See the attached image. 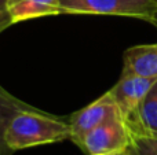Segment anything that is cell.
Wrapping results in <instances>:
<instances>
[{
  "mask_svg": "<svg viewBox=\"0 0 157 155\" xmlns=\"http://www.w3.org/2000/svg\"><path fill=\"white\" fill-rule=\"evenodd\" d=\"M69 117H57L43 110H24L10 122L6 133L8 147L15 153L37 146L71 140Z\"/></svg>",
  "mask_w": 157,
  "mask_h": 155,
  "instance_id": "cell-1",
  "label": "cell"
},
{
  "mask_svg": "<svg viewBox=\"0 0 157 155\" xmlns=\"http://www.w3.org/2000/svg\"><path fill=\"white\" fill-rule=\"evenodd\" d=\"M123 155H128V153H127V151H124V153H123Z\"/></svg>",
  "mask_w": 157,
  "mask_h": 155,
  "instance_id": "cell-14",
  "label": "cell"
},
{
  "mask_svg": "<svg viewBox=\"0 0 157 155\" xmlns=\"http://www.w3.org/2000/svg\"><path fill=\"white\" fill-rule=\"evenodd\" d=\"M114 120H124V118L114 100L112 99L110 93L106 92L88 106L69 115V125L72 132L71 140L76 144L90 131Z\"/></svg>",
  "mask_w": 157,
  "mask_h": 155,
  "instance_id": "cell-4",
  "label": "cell"
},
{
  "mask_svg": "<svg viewBox=\"0 0 157 155\" xmlns=\"http://www.w3.org/2000/svg\"><path fill=\"white\" fill-rule=\"evenodd\" d=\"M128 155H157V136L131 133Z\"/></svg>",
  "mask_w": 157,
  "mask_h": 155,
  "instance_id": "cell-10",
  "label": "cell"
},
{
  "mask_svg": "<svg viewBox=\"0 0 157 155\" xmlns=\"http://www.w3.org/2000/svg\"><path fill=\"white\" fill-rule=\"evenodd\" d=\"M152 25L157 29V11H156V14H155V18H153V22H152Z\"/></svg>",
  "mask_w": 157,
  "mask_h": 155,
  "instance_id": "cell-12",
  "label": "cell"
},
{
  "mask_svg": "<svg viewBox=\"0 0 157 155\" xmlns=\"http://www.w3.org/2000/svg\"><path fill=\"white\" fill-rule=\"evenodd\" d=\"M135 76L157 78V43L130 47L123 55L121 76Z\"/></svg>",
  "mask_w": 157,
  "mask_h": 155,
  "instance_id": "cell-6",
  "label": "cell"
},
{
  "mask_svg": "<svg viewBox=\"0 0 157 155\" xmlns=\"http://www.w3.org/2000/svg\"><path fill=\"white\" fill-rule=\"evenodd\" d=\"M125 124L131 133L157 136V81Z\"/></svg>",
  "mask_w": 157,
  "mask_h": 155,
  "instance_id": "cell-7",
  "label": "cell"
},
{
  "mask_svg": "<svg viewBox=\"0 0 157 155\" xmlns=\"http://www.w3.org/2000/svg\"><path fill=\"white\" fill-rule=\"evenodd\" d=\"M131 132L124 120H114L84 135L76 146L87 155L124 153L130 147Z\"/></svg>",
  "mask_w": 157,
  "mask_h": 155,
  "instance_id": "cell-3",
  "label": "cell"
},
{
  "mask_svg": "<svg viewBox=\"0 0 157 155\" xmlns=\"http://www.w3.org/2000/svg\"><path fill=\"white\" fill-rule=\"evenodd\" d=\"M14 23L40 16L58 15L59 0H8Z\"/></svg>",
  "mask_w": 157,
  "mask_h": 155,
  "instance_id": "cell-8",
  "label": "cell"
},
{
  "mask_svg": "<svg viewBox=\"0 0 157 155\" xmlns=\"http://www.w3.org/2000/svg\"><path fill=\"white\" fill-rule=\"evenodd\" d=\"M157 78H146V77L127 74L120 76L119 81L109 89L112 99L119 107L124 121H127L134 113L138 110L141 102L156 84Z\"/></svg>",
  "mask_w": 157,
  "mask_h": 155,
  "instance_id": "cell-5",
  "label": "cell"
},
{
  "mask_svg": "<svg viewBox=\"0 0 157 155\" xmlns=\"http://www.w3.org/2000/svg\"><path fill=\"white\" fill-rule=\"evenodd\" d=\"M11 25H14V21L8 8V0H0V33Z\"/></svg>",
  "mask_w": 157,
  "mask_h": 155,
  "instance_id": "cell-11",
  "label": "cell"
},
{
  "mask_svg": "<svg viewBox=\"0 0 157 155\" xmlns=\"http://www.w3.org/2000/svg\"><path fill=\"white\" fill-rule=\"evenodd\" d=\"M36 107L14 98L8 91L0 87V155H13L14 151L6 142V133L10 122L18 113L24 110H35Z\"/></svg>",
  "mask_w": 157,
  "mask_h": 155,
  "instance_id": "cell-9",
  "label": "cell"
},
{
  "mask_svg": "<svg viewBox=\"0 0 157 155\" xmlns=\"http://www.w3.org/2000/svg\"><path fill=\"white\" fill-rule=\"evenodd\" d=\"M94 155H123V153H109V154H94Z\"/></svg>",
  "mask_w": 157,
  "mask_h": 155,
  "instance_id": "cell-13",
  "label": "cell"
},
{
  "mask_svg": "<svg viewBox=\"0 0 157 155\" xmlns=\"http://www.w3.org/2000/svg\"><path fill=\"white\" fill-rule=\"evenodd\" d=\"M157 0H59V14L116 15L152 23Z\"/></svg>",
  "mask_w": 157,
  "mask_h": 155,
  "instance_id": "cell-2",
  "label": "cell"
}]
</instances>
